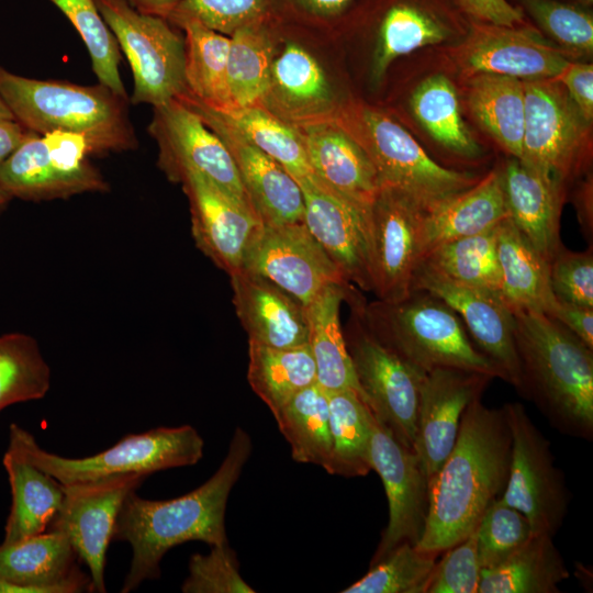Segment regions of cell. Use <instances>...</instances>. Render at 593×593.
Returning a JSON list of instances; mask_svg holds the SVG:
<instances>
[{
	"label": "cell",
	"instance_id": "1",
	"mask_svg": "<svg viewBox=\"0 0 593 593\" xmlns=\"http://www.w3.org/2000/svg\"><path fill=\"white\" fill-rule=\"evenodd\" d=\"M512 435L504 407L482 396L465 410L456 443L428 484V513L422 550L444 552L468 537L506 485Z\"/></svg>",
	"mask_w": 593,
	"mask_h": 593
},
{
	"label": "cell",
	"instance_id": "2",
	"mask_svg": "<svg viewBox=\"0 0 593 593\" xmlns=\"http://www.w3.org/2000/svg\"><path fill=\"white\" fill-rule=\"evenodd\" d=\"M253 450L251 438L237 427L227 454L214 474L195 490L171 500L142 499L136 490L124 499L112 540L127 541L132 561L121 592L128 593L160 575L166 552L186 541L208 545L227 541L225 512L230 493Z\"/></svg>",
	"mask_w": 593,
	"mask_h": 593
},
{
	"label": "cell",
	"instance_id": "3",
	"mask_svg": "<svg viewBox=\"0 0 593 593\" xmlns=\"http://www.w3.org/2000/svg\"><path fill=\"white\" fill-rule=\"evenodd\" d=\"M517 392L558 432L593 438V349L555 317L514 312Z\"/></svg>",
	"mask_w": 593,
	"mask_h": 593
},
{
	"label": "cell",
	"instance_id": "4",
	"mask_svg": "<svg viewBox=\"0 0 593 593\" xmlns=\"http://www.w3.org/2000/svg\"><path fill=\"white\" fill-rule=\"evenodd\" d=\"M0 96L29 132L80 134L87 139L91 155L98 156L137 147L127 99L103 85L31 79L0 66Z\"/></svg>",
	"mask_w": 593,
	"mask_h": 593
},
{
	"label": "cell",
	"instance_id": "5",
	"mask_svg": "<svg viewBox=\"0 0 593 593\" xmlns=\"http://www.w3.org/2000/svg\"><path fill=\"white\" fill-rule=\"evenodd\" d=\"M369 332L417 369L474 371L503 380L501 371L470 340L459 315L441 299L413 289L396 301L357 299Z\"/></svg>",
	"mask_w": 593,
	"mask_h": 593
},
{
	"label": "cell",
	"instance_id": "6",
	"mask_svg": "<svg viewBox=\"0 0 593 593\" xmlns=\"http://www.w3.org/2000/svg\"><path fill=\"white\" fill-rule=\"evenodd\" d=\"M9 445L63 486L97 483L116 477L139 475L192 466L203 456L204 441L190 426L158 427L124 436L114 446L89 457L66 458L41 448L18 424L9 427Z\"/></svg>",
	"mask_w": 593,
	"mask_h": 593
},
{
	"label": "cell",
	"instance_id": "7",
	"mask_svg": "<svg viewBox=\"0 0 593 593\" xmlns=\"http://www.w3.org/2000/svg\"><path fill=\"white\" fill-rule=\"evenodd\" d=\"M365 149L381 186L394 188L424 210L474 186L480 178L434 160L416 139L385 113L367 105L336 110L331 116Z\"/></svg>",
	"mask_w": 593,
	"mask_h": 593
},
{
	"label": "cell",
	"instance_id": "8",
	"mask_svg": "<svg viewBox=\"0 0 593 593\" xmlns=\"http://www.w3.org/2000/svg\"><path fill=\"white\" fill-rule=\"evenodd\" d=\"M355 290L344 332L362 400L373 416L405 447L414 450L418 395L426 372L410 365L380 343L365 325Z\"/></svg>",
	"mask_w": 593,
	"mask_h": 593
},
{
	"label": "cell",
	"instance_id": "9",
	"mask_svg": "<svg viewBox=\"0 0 593 593\" xmlns=\"http://www.w3.org/2000/svg\"><path fill=\"white\" fill-rule=\"evenodd\" d=\"M125 54L134 79L133 103L164 104L186 92L184 37L166 19L125 0H94Z\"/></svg>",
	"mask_w": 593,
	"mask_h": 593
},
{
	"label": "cell",
	"instance_id": "10",
	"mask_svg": "<svg viewBox=\"0 0 593 593\" xmlns=\"http://www.w3.org/2000/svg\"><path fill=\"white\" fill-rule=\"evenodd\" d=\"M512 435L506 485L499 497L519 511L533 535L555 537L568 512L570 494L555 465L550 443L517 402L503 405Z\"/></svg>",
	"mask_w": 593,
	"mask_h": 593
},
{
	"label": "cell",
	"instance_id": "11",
	"mask_svg": "<svg viewBox=\"0 0 593 593\" xmlns=\"http://www.w3.org/2000/svg\"><path fill=\"white\" fill-rule=\"evenodd\" d=\"M525 101L521 160L564 191L581 167L589 124L556 79L522 80Z\"/></svg>",
	"mask_w": 593,
	"mask_h": 593
},
{
	"label": "cell",
	"instance_id": "12",
	"mask_svg": "<svg viewBox=\"0 0 593 593\" xmlns=\"http://www.w3.org/2000/svg\"><path fill=\"white\" fill-rule=\"evenodd\" d=\"M148 132L159 147L158 165L171 181L198 172L253 211L230 149L186 103L175 98L154 107Z\"/></svg>",
	"mask_w": 593,
	"mask_h": 593
},
{
	"label": "cell",
	"instance_id": "13",
	"mask_svg": "<svg viewBox=\"0 0 593 593\" xmlns=\"http://www.w3.org/2000/svg\"><path fill=\"white\" fill-rule=\"evenodd\" d=\"M425 210L405 193L381 186L369 213L371 292L378 300L406 296L424 258Z\"/></svg>",
	"mask_w": 593,
	"mask_h": 593
},
{
	"label": "cell",
	"instance_id": "14",
	"mask_svg": "<svg viewBox=\"0 0 593 593\" xmlns=\"http://www.w3.org/2000/svg\"><path fill=\"white\" fill-rule=\"evenodd\" d=\"M240 270L271 281L304 305L329 284H350L304 222L261 223Z\"/></svg>",
	"mask_w": 593,
	"mask_h": 593
},
{
	"label": "cell",
	"instance_id": "15",
	"mask_svg": "<svg viewBox=\"0 0 593 593\" xmlns=\"http://www.w3.org/2000/svg\"><path fill=\"white\" fill-rule=\"evenodd\" d=\"M369 458L371 470L382 480L389 506L372 566L402 542L419 541L428 513V480L414 450L402 445L373 414Z\"/></svg>",
	"mask_w": 593,
	"mask_h": 593
},
{
	"label": "cell",
	"instance_id": "16",
	"mask_svg": "<svg viewBox=\"0 0 593 593\" xmlns=\"http://www.w3.org/2000/svg\"><path fill=\"white\" fill-rule=\"evenodd\" d=\"M139 475H124L97 483L63 486L61 506L46 530L63 533L78 559L90 572V592L104 593L107 549L125 496L144 482Z\"/></svg>",
	"mask_w": 593,
	"mask_h": 593
},
{
	"label": "cell",
	"instance_id": "17",
	"mask_svg": "<svg viewBox=\"0 0 593 593\" xmlns=\"http://www.w3.org/2000/svg\"><path fill=\"white\" fill-rule=\"evenodd\" d=\"M454 56L467 77L495 74L521 80L555 79L571 61L566 51L532 29L475 20Z\"/></svg>",
	"mask_w": 593,
	"mask_h": 593
},
{
	"label": "cell",
	"instance_id": "18",
	"mask_svg": "<svg viewBox=\"0 0 593 593\" xmlns=\"http://www.w3.org/2000/svg\"><path fill=\"white\" fill-rule=\"evenodd\" d=\"M413 289L425 290L446 302L459 315L478 349L501 371L503 380L518 389L514 315L500 295L454 281L423 262L415 271Z\"/></svg>",
	"mask_w": 593,
	"mask_h": 593
},
{
	"label": "cell",
	"instance_id": "19",
	"mask_svg": "<svg viewBox=\"0 0 593 593\" xmlns=\"http://www.w3.org/2000/svg\"><path fill=\"white\" fill-rule=\"evenodd\" d=\"M492 377L456 368L427 372L419 387L414 452L428 484L450 454L467 406L481 398Z\"/></svg>",
	"mask_w": 593,
	"mask_h": 593
},
{
	"label": "cell",
	"instance_id": "20",
	"mask_svg": "<svg viewBox=\"0 0 593 593\" xmlns=\"http://www.w3.org/2000/svg\"><path fill=\"white\" fill-rule=\"evenodd\" d=\"M177 99L195 111L230 149L251 209L262 224L303 222L301 188L283 166L222 122L190 93L184 92Z\"/></svg>",
	"mask_w": 593,
	"mask_h": 593
},
{
	"label": "cell",
	"instance_id": "21",
	"mask_svg": "<svg viewBox=\"0 0 593 593\" xmlns=\"http://www.w3.org/2000/svg\"><path fill=\"white\" fill-rule=\"evenodd\" d=\"M304 202L303 222L344 279L371 291L369 213L325 188L313 175L296 180Z\"/></svg>",
	"mask_w": 593,
	"mask_h": 593
},
{
	"label": "cell",
	"instance_id": "22",
	"mask_svg": "<svg viewBox=\"0 0 593 593\" xmlns=\"http://www.w3.org/2000/svg\"><path fill=\"white\" fill-rule=\"evenodd\" d=\"M180 182L189 200L198 248L228 276L239 271L261 222L250 209L198 172H187Z\"/></svg>",
	"mask_w": 593,
	"mask_h": 593
},
{
	"label": "cell",
	"instance_id": "23",
	"mask_svg": "<svg viewBox=\"0 0 593 593\" xmlns=\"http://www.w3.org/2000/svg\"><path fill=\"white\" fill-rule=\"evenodd\" d=\"M294 126L301 136L313 176L332 192L361 209L370 210L381 182L360 144L332 118Z\"/></svg>",
	"mask_w": 593,
	"mask_h": 593
},
{
	"label": "cell",
	"instance_id": "24",
	"mask_svg": "<svg viewBox=\"0 0 593 593\" xmlns=\"http://www.w3.org/2000/svg\"><path fill=\"white\" fill-rule=\"evenodd\" d=\"M68 538L45 530L14 544H0V593L90 592Z\"/></svg>",
	"mask_w": 593,
	"mask_h": 593
},
{
	"label": "cell",
	"instance_id": "25",
	"mask_svg": "<svg viewBox=\"0 0 593 593\" xmlns=\"http://www.w3.org/2000/svg\"><path fill=\"white\" fill-rule=\"evenodd\" d=\"M230 278L233 304L248 342L272 348L309 344L306 305L255 273L239 270Z\"/></svg>",
	"mask_w": 593,
	"mask_h": 593
},
{
	"label": "cell",
	"instance_id": "26",
	"mask_svg": "<svg viewBox=\"0 0 593 593\" xmlns=\"http://www.w3.org/2000/svg\"><path fill=\"white\" fill-rule=\"evenodd\" d=\"M262 107L293 125L326 119L336 111L334 93L323 68L292 41L275 55Z\"/></svg>",
	"mask_w": 593,
	"mask_h": 593
},
{
	"label": "cell",
	"instance_id": "27",
	"mask_svg": "<svg viewBox=\"0 0 593 593\" xmlns=\"http://www.w3.org/2000/svg\"><path fill=\"white\" fill-rule=\"evenodd\" d=\"M501 175L508 216L550 261L562 245L559 228L564 191L515 157L506 160Z\"/></svg>",
	"mask_w": 593,
	"mask_h": 593
},
{
	"label": "cell",
	"instance_id": "28",
	"mask_svg": "<svg viewBox=\"0 0 593 593\" xmlns=\"http://www.w3.org/2000/svg\"><path fill=\"white\" fill-rule=\"evenodd\" d=\"M501 270L500 298L514 312L550 315L557 304L549 280V261L515 226L510 216L496 225Z\"/></svg>",
	"mask_w": 593,
	"mask_h": 593
},
{
	"label": "cell",
	"instance_id": "29",
	"mask_svg": "<svg viewBox=\"0 0 593 593\" xmlns=\"http://www.w3.org/2000/svg\"><path fill=\"white\" fill-rule=\"evenodd\" d=\"M508 216L501 169L424 212V257L434 247L473 236Z\"/></svg>",
	"mask_w": 593,
	"mask_h": 593
},
{
	"label": "cell",
	"instance_id": "30",
	"mask_svg": "<svg viewBox=\"0 0 593 593\" xmlns=\"http://www.w3.org/2000/svg\"><path fill=\"white\" fill-rule=\"evenodd\" d=\"M11 488V508L2 544L42 534L61 506L65 492L53 477L9 445L2 458Z\"/></svg>",
	"mask_w": 593,
	"mask_h": 593
},
{
	"label": "cell",
	"instance_id": "31",
	"mask_svg": "<svg viewBox=\"0 0 593 593\" xmlns=\"http://www.w3.org/2000/svg\"><path fill=\"white\" fill-rule=\"evenodd\" d=\"M353 288L329 284L306 305L309 346L316 366V381L322 388L351 389L362 399L339 318L340 305Z\"/></svg>",
	"mask_w": 593,
	"mask_h": 593
},
{
	"label": "cell",
	"instance_id": "32",
	"mask_svg": "<svg viewBox=\"0 0 593 593\" xmlns=\"http://www.w3.org/2000/svg\"><path fill=\"white\" fill-rule=\"evenodd\" d=\"M378 26L372 78L379 81L390 64L402 55L445 42L452 29L441 8L426 0H390Z\"/></svg>",
	"mask_w": 593,
	"mask_h": 593
},
{
	"label": "cell",
	"instance_id": "33",
	"mask_svg": "<svg viewBox=\"0 0 593 593\" xmlns=\"http://www.w3.org/2000/svg\"><path fill=\"white\" fill-rule=\"evenodd\" d=\"M569 575L553 537L536 534L502 563L481 569L478 593H558Z\"/></svg>",
	"mask_w": 593,
	"mask_h": 593
},
{
	"label": "cell",
	"instance_id": "34",
	"mask_svg": "<svg viewBox=\"0 0 593 593\" xmlns=\"http://www.w3.org/2000/svg\"><path fill=\"white\" fill-rule=\"evenodd\" d=\"M468 78V104L477 122L512 157L519 159L525 120L523 81L495 74Z\"/></svg>",
	"mask_w": 593,
	"mask_h": 593
},
{
	"label": "cell",
	"instance_id": "35",
	"mask_svg": "<svg viewBox=\"0 0 593 593\" xmlns=\"http://www.w3.org/2000/svg\"><path fill=\"white\" fill-rule=\"evenodd\" d=\"M230 41L227 85L232 108L262 105L275 58L272 16L237 29Z\"/></svg>",
	"mask_w": 593,
	"mask_h": 593
},
{
	"label": "cell",
	"instance_id": "36",
	"mask_svg": "<svg viewBox=\"0 0 593 593\" xmlns=\"http://www.w3.org/2000/svg\"><path fill=\"white\" fill-rule=\"evenodd\" d=\"M329 412L331 454L325 471L346 478L371 471L372 412L351 389L326 390Z\"/></svg>",
	"mask_w": 593,
	"mask_h": 593
},
{
	"label": "cell",
	"instance_id": "37",
	"mask_svg": "<svg viewBox=\"0 0 593 593\" xmlns=\"http://www.w3.org/2000/svg\"><path fill=\"white\" fill-rule=\"evenodd\" d=\"M247 380L272 415L293 395L317 382L309 344L272 348L248 342Z\"/></svg>",
	"mask_w": 593,
	"mask_h": 593
},
{
	"label": "cell",
	"instance_id": "38",
	"mask_svg": "<svg viewBox=\"0 0 593 593\" xmlns=\"http://www.w3.org/2000/svg\"><path fill=\"white\" fill-rule=\"evenodd\" d=\"M184 33L187 92L219 110L232 108L227 85L230 36L194 20L181 22Z\"/></svg>",
	"mask_w": 593,
	"mask_h": 593
},
{
	"label": "cell",
	"instance_id": "39",
	"mask_svg": "<svg viewBox=\"0 0 593 593\" xmlns=\"http://www.w3.org/2000/svg\"><path fill=\"white\" fill-rule=\"evenodd\" d=\"M204 105L250 144L283 166L295 180L313 175L301 136L294 125L262 105L224 110Z\"/></svg>",
	"mask_w": 593,
	"mask_h": 593
},
{
	"label": "cell",
	"instance_id": "40",
	"mask_svg": "<svg viewBox=\"0 0 593 593\" xmlns=\"http://www.w3.org/2000/svg\"><path fill=\"white\" fill-rule=\"evenodd\" d=\"M292 458L325 469L331 454L327 393L317 382L304 388L275 414Z\"/></svg>",
	"mask_w": 593,
	"mask_h": 593
},
{
	"label": "cell",
	"instance_id": "41",
	"mask_svg": "<svg viewBox=\"0 0 593 593\" xmlns=\"http://www.w3.org/2000/svg\"><path fill=\"white\" fill-rule=\"evenodd\" d=\"M0 188L11 198L32 201L83 193L53 164L43 136L32 132L0 166Z\"/></svg>",
	"mask_w": 593,
	"mask_h": 593
},
{
	"label": "cell",
	"instance_id": "42",
	"mask_svg": "<svg viewBox=\"0 0 593 593\" xmlns=\"http://www.w3.org/2000/svg\"><path fill=\"white\" fill-rule=\"evenodd\" d=\"M411 108L417 122L443 147L469 159L482 156L461 118L457 91L446 76L436 74L423 80L412 94Z\"/></svg>",
	"mask_w": 593,
	"mask_h": 593
},
{
	"label": "cell",
	"instance_id": "43",
	"mask_svg": "<svg viewBox=\"0 0 593 593\" xmlns=\"http://www.w3.org/2000/svg\"><path fill=\"white\" fill-rule=\"evenodd\" d=\"M421 262L454 281L500 295L496 226L440 244Z\"/></svg>",
	"mask_w": 593,
	"mask_h": 593
},
{
	"label": "cell",
	"instance_id": "44",
	"mask_svg": "<svg viewBox=\"0 0 593 593\" xmlns=\"http://www.w3.org/2000/svg\"><path fill=\"white\" fill-rule=\"evenodd\" d=\"M49 388L51 368L37 342L22 333L0 336V412L42 399Z\"/></svg>",
	"mask_w": 593,
	"mask_h": 593
},
{
	"label": "cell",
	"instance_id": "45",
	"mask_svg": "<svg viewBox=\"0 0 593 593\" xmlns=\"http://www.w3.org/2000/svg\"><path fill=\"white\" fill-rule=\"evenodd\" d=\"M438 557L402 542L342 593H425Z\"/></svg>",
	"mask_w": 593,
	"mask_h": 593
},
{
	"label": "cell",
	"instance_id": "46",
	"mask_svg": "<svg viewBox=\"0 0 593 593\" xmlns=\"http://www.w3.org/2000/svg\"><path fill=\"white\" fill-rule=\"evenodd\" d=\"M70 21L82 38L99 83L127 99L120 75L119 44L94 0H49Z\"/></svg>",
	"mask_w": 593,
	"mask_h": 593
},
{
	"label": "cell",
	"instance_id": "47",
	"mask_svg": "<svg viewBox=\"0 0 593 593\" xmlns=\"http://www.w3.org/2000/svg\"><path fill=\"white\" fill-rule=\"evenodd\" d=\"M475 534L481 569L502 563L533 535L527 518L500 499L488 506Z\"/></svg>",
	"mask_w": 593,
	"mask_h": 593
},
{
	"label": "cell",
	"instance_id": "48",
	"mask_svg": "<svg viewBox=\"0 0 593 593\" xmlns=\"http://www.w3.org/2000/svg\"><path fill=\"white\" fill-rule=\"evenodd\" d=\"M535 22L572 58L593 52V16L557 0H522Z\"/></svg>",
	"mask_w": 593,
	"mask_h": 593
},
{
	"label": "cell",
	"instance_id": "49",
	"mask_svg": "<svg viewBox=\"0 0 593 593\" xmlns=\"http://www.w3.org/2000/svg\"><path fill=\"white\" fill-rule=\"evenodd\" d=\"M270 15V0H181L166 20L177 26L194 20L230 36L237 29Z\"/></svg>",
	"mask_w": 593,
	"mask_h": 593
},
{
	"label": "cell",
	"instance_id": "50",
	"mask_svg": "<svg viewBox=\"0 0 593 593\" xmlns=\"http://www.w3.org/2000/svg\"><path fill=\"white\" fill-rule=\"evenodd\" d=\"M183 593H254L240 575L235 551L228 542L211 546L208 555L194 553L189 574L181 585Z\"/></svg>",
	"mask_w": 593,
	"mask_h": 593
},
{
	"label": "cell",
	"instance_id": "51",
	"mask_svg": "<svg viewBox=\"0 0 593 593\" xmlns=\"http://www.w3.org/2000/svg\"><path fill=\"white\" fill-rule=\"evenodd\" d=\"M549 280L557 300L593 309V253L572 251L563 245L549 261Z\"/></svg>",
	"mask_w": 593,
	"mask_h": 593
},
{
	"label": "cell",
	"instance_id": "52",
	"mask_svg": "<svg viewBox=\"0 0 593 593\" xmlns=\"http://www.w3.org/2000/svg\"><path fill=\"white\" fill-rule=\"evenodd\" d=\"M444 552L436 562L425 593H478L481 566L475 529Z\"/></svg>",
	"mask_w": 593,
	"mask_h": 593
},
{
	"label": "cell",
	"instance_id": "53",
	"mask_svg": "<svg viewBox=\"0 0 593 593\" xmlns=\"http://www.w3.org/2000/svg\"><path fill=\"white\" fill-rule=\"evenodd\" d=\"M560 81L583 120L593 119V67L591 64L570 61L555 78Z\"/></svg>",
	"mask_w": 593,
	"mask_h": 593
},
{
	"label": "cell",
	"instance_id": "54",
	"mask_svg": "<svg viewBox=\"0 0 593 593\" xmlns=\"http://www.w3.org/2000/svg\"><path fill=\"white\" fill-rule=\"evenodd\" d=\"M461 10L475 21L503 26H518L524 22L521 8L506 0H457Z\"/></svg>",
	"mask_w": 593,
	"mask_h": 593
},
{
	"label": "cell",
	"instance_id": "55",
	"mask_svg": "<svg viewBox=\"0 0 593 593\" xmlns=\"http://www.w3.org/2000/svg\"><path fill=\"white\" fill-rule=\"evenodd\" d=\"M357 0H270V14L278 7L293 14L316 20L332 21L343 16Z\"/></svg>",
	"mask_w": 593,
	"mask_h": 593
},
{
	"label": "cell",
	"instance_id": "56",
	"mask_svg": "<svg viewBox=\"0 0 593 593\" xmlns=\"http://www.w3.org/2000/svg\"><path fill=\"white\" fill-rule=\"evenodd\" d=\"M550 316L558 320L593 349V309L557 300Z\"/></svg>",
	"mask_w": 593,
	"mask_h": 593
},
{
	"label": "cell",
	"instance_id": "57",
	"mask_svg": "<svg viewBox=\"0 0 593 593\" xmlns=\"http://www.w3.org/2000/svg\"><path fill=\"white\" fill-rule=\"evenodd\" d=\"M26 131L16 120L0 121V166L24 141Z\"/></svg>",
	"mask_w": 593,
	"mask_h": 593
},
{
	"label": "cell",
	"instance_id": "58",
	"mask_svg": "<svg viewBox=\"0 0 593 593\" xmlns=\"http://www.w3.org/2000/svg\"><path fill=\"white\" fill-rule=\"evenodd\" d=\"M135 10L167 19L181 0H125Z\"/></svg>",
	"mask_w": 593,
	"mask_h": 593
},
{
	"label": "cell",
	"instance_id": "59",
	"mask_svg": "<svg viewBox=\"0 0 593 593\" xmlns=\"http://www.w3.org/2000/svg\"><path fill=\"white\" fill-rule=\"evenodd\" d=\"M2 120H15V119L0 96V121Z\"/></svg>",
	"mask_w": 593,
	"mask_h": 593
},
{
	"label": "cell",
	"instance_id": "60",
	"mask_svg": "<svg viewBox=\"0 0 593 593\" xmlns=\"http://www.w3.org/2000/svg\"><path fill=\"white\" fill-rule=\"evenodd\" d=\"M11 197L0 188V208H2Z\"/></svg>",
	"mask_w": 593,
	"mask_h": 593
},
{
	"label": "cell",
	"instance_id": "61",
	"mask_svg": "<svg viewBox=\"0 0 593 593\" xmlns=\"http://www.w3.org/2000/svg\"><path fill=\"white\" fill-rule=\"evenodd\" d=\"M575 1L586 4V5H591L593 2V0H575Z\"/></svg>",
	"mask_w": 593,
	"mask_h": 593
}]
</instances>
